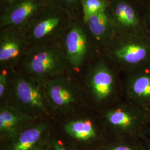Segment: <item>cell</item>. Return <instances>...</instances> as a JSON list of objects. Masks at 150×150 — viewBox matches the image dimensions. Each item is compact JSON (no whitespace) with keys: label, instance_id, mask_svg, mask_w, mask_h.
Masks as SVG:
<instances>
[{"label":"cell","instance_id":"ac0fdd59","mask_svg":"<svg viewBox=\"0 0 150 150\" xmlns=\"http://www.w3.org/2000/svg\"><path fill=\"white\" fill-rule=\"evenodd\" d=\"M82 20L86 21L91 16L106 11L109 6L108 0H81Z\"/></svg>","mask_w":150,"mask_h":150},{"label":"cell","instance_id":"4316f807","mask_svg":"<svg viewBox=\"0 0 150 150\" xmlns=\"http://www.w3.org/2000/svg\"></svg>","mask_w":150,"mask_h":150},{"label":"cell","instance_id":"7c38bea8","mask_svg":"<svg viewBox=\"0 0 150 150\" xmlns=\"http://www.w3.org/2000/svg\"><path fill=\"white\" fill-rule=\"evenodd\" d=\"M30 47L25 30L12 26L0 28V67L16 69Z\"/></svg>","mask_w":150,"mask_h":150},{"label":"cell","instance_id":"52a82bcc","mask_svg":"<svg viewBox=\"0 0 150 150\" xmlns=\"http://www.w3.org/2000/svg\"><path fill=\"white\" fill-rule=\"evenodd\" d=\"M61 131L69 142L98 150L107 141V134L99 113L92 108L61 120Z\"/></svg>","mask_w":150,"mask_h":150},{"label":"cell","instance_id":"2e32d148","mask_svg":"<svg viewBox=\"0 0 150 150\" xmlns=\"http://www.w3.org/2000/svg\"><path fill=\"white\" fill-rule=\"evenodd\" d=\"M84 23L92 40L101 51L115 36L114 27L107 10L91 16Z\"/></svg>","mask_w":150,"mask_h":150},{"label":"cell","instance_id":"30bf717a","mask_svg":"<svg viewBox=\"0 0 150 150\" xmlns=\"http://www.w3.org/2000/svg\"><path fill=\"white\" fill-rule=\"evenodd\" d=\"M107 10L115 36L129 33H150L142 5L134 0H108Z\"/></svg>","mask_w":150,"mask_h":150},{"label":"cell","instance_id":"484cf974","mask_svg":"<svg viewBox=\"0 0 150 150\" xmlns=\"http://www.w3.org/2000/svg\"><path fill=\"white\" fill-rule=\"evenodd\" d=\"M134 1H136V2H139V4H142L144 2H145L146 0H134Z\"/></svg>","mask_w":150,"mask_h":150},{"label":"cell","instance_id":"3957f363","mask_svg":"<svg viewBox=\"0 0 150 150\" xmlns=\"http://www.w3.org/2000/svg\"><path fill=\"white\" fill-rule=\"evenodd\" d=\"M101 52L114 68L125 75L150 65V34L117 35Z\"/></svg>","mask_w":150,"mask_h":150},{"label":"cell","instance_id":"5b68a950","mask_svg":"<svg viewBox=\"0 0 150 150\" xmlns=\"http://www.w3.org/2000/svg\"><path fill=\"white\" fill-rule=\"evenodd\" d=\"M54 121L91 108L79 79L67 74L42 83Z\"/></svg>","mask_w":150,"mask_h":150},{"label":"cell","instance_id":"ba28073f","mask_svg":"<svg viewBox=\"0 0 150 150\" xmlns=\"http://www.w3.org/2000/svg\"><path fill=\"white\" fill-rule=\"evenodd\" d=\"M72 75L79 77L87 64L101 52L82 18H74L61 38Z\"/></svg>","mask_w":150,"mask_h":150},{"label":"cell","instance_id":"5bb4252c","mask_svg":"<svg viewBox=\"0 0 150 150\" xmlns=\"http://www.w3.org/2000/svg\"><path fill=\"white\" fill-rule=\"evenodd\" d=\"M39 119L28 115L10 103L0 105V139L5 144Z\"/></svg>","mask_w":150,"mask_h":150},{"label":"cell","instance_id":"7402d4cb","mask_svg":"<svg viewBox=\"0 0 150 150\" xmlns=\"http://www.w3.org/2000/svg\"><path fill=\"white\" fill-rule=\"evenodd\" d=\"M142 5L150 34V0H146Z\"/></svg>","mask_w":150,"mask_h":150},{"label":"cell","instance_id":"cb8c5ba5","mask_svg":"<svg viewBox=\"0 0 150 150\" xmlns=\"http://www.w3.org/2000/svg\"><path fill=\"white\" fill-rule=\"evenodd\" d=\"M146 150H150V138L148 136L146 137L144 139Z\"/></svg>","mask_w":150,"mask_h":150},{"label":"cell","instance_id":"7a4b0ae2","mask_svg":"<svg viewBox=\"0 0 150 150\" xmlns=\"http://www.w3.org/2000/svg\"><path fill=\"white\" fill-rule=\"evenodd\" d=\"M99 114L108 139H144L150 133V113L124 97Z\"/></svg>","mask_w":150,"mask_h":150},{"label":"cell","instance_id":"603a6c76","mask_svg":"<svg viewBox=\"0 0 150 150\" xmlns=\"http://www.w3.org/2000/svg\"><path fill=\"white\" fill-rule=\"evenodd\" d=\"M31 150H51L50 142H49V139L46 142L43 143L41 145L38 146L36 147L35 148Z\"/></svg>","mask_w":150,"mask_h":150},{"label":"cell","instance_id":"44dd1931","mask_svg":"<svg viewBox=\"0 0 150 150\" xmlns=\"http://www.w3.org/2000/svg\"><path fill=\"white\" fill-rule=\"evenodd\" d=\"M52 133L49 139L51 150H80L69 142H66L56 136H52Z\"/></svg>","mask_w":150,"mask_h":150},{"label":"cell","instance_id":"9c48e42d","mask_svg":"<svg viewBox=\"0 0 150 150\" xmlns=\"http://www.w3.org/2000/svg\"><path fill=\"white\" fill-rule=\"evenodd\" d=\"M73 20L68 11L53 4L25 30L30 46L61 41Z\"/></svg>","mask_w":150,"mask_h":150},{"label":"cell","instance_id":"4fadbf2b","mask_svg":"<svg viewBox=\"0 0 150 150\" xmlns=\"http://www.w3.org/2000/svg\"><path fill=\"white\" fill-rule=\"evenodd\" d=\"M123 97L150 114V65L123 75Z\"/></svg>","mask_w":150,"mask_h":150},{"label":"cell","instance_id":"e0dca14e","mask_svg":"<svg viewBox=\"0 0 150 150\" xmlns=\"http://www.w3.org/2000/svg\"><path fill=\"white\" fill-rule=\"evenodd\" d=\"M98 150H146L144 139H107Z\"/></svg>","mask_w":150,"mask_h":150},{"label":"cell","instance_id":"277c9868","mask_svg":"<svg viewBox=\"0 0 150 150\" xmlns=\"http://www.w3.org/2000/svg\"><path fill=\"white\" fill-rule=\"evenodd\" d=\"M16 69L41 83L71 74L61 41L31 46Z\"/></svg>","mask_w":150,"mask_h":150},{"label":"cell","instance_id":"d4e9b609","mask_svg":"<svg viewBox=\"0 0 150 150\" xmlns=\"http://www.w3.org/2000/svg\"><path fill=\"white\" fill-rule=\"evenodd\" d=\"M16 1L17 0H0V3H1V5H2L11 4Z\"/></svg>","mask_w":150,"mask_h":150},{"label":"cell","instance_id":"6da1fadb","mask_svg":"<svg viewBox=\"0 0 150 150\" xmlns=\"http://www.w3.org/2000/svg\"><path fill=\"white\" fill-rule=\"evenodd\" d=\"M122 75L101 52L87 64L78 79L92 109L100 112L123 98Z\"/></svg>","mask_w":150,"mask_h":150},{"label":"cell","instance_id":"9a60e30c","mask_svg":"<svg viewBox=\"0 0 150 150\" xmlns=\"http://www.w3.org/2000/svg\"><path fill=\"white\" fill-rule=\"evenodd\" d=\"M51 121L38 120L5 144L4 150H31L46 142L52 133Z\"/></svg>","mask_w":150,"mask_h":150},{"label":"cell","instance_id":"d6986e66","mask_svg":"<svg viewBox=\"0 0 150 150\" xmlns=\"http://www.w3.org/2000/svg\"><path fill=\"white\" fill-rule=\"evenodd\" d=\"M13 69L0 67V105L8 103Z\"/></svg>","mask_w":150,"mask_h":150},{"label":"cell","instance_id":"8992f818","mask_svg":"<svg viewBox=\"0 0 150 150\" xmlns=\"http://www.w3.org/2000/svg\"><path fill=\"white\" fill-rule=\"evenodd\" d=\"M8 103L35 118L54 121L43 84L17 69L13 72Z\"/></svg>","mask_w":150,"mask_h":150},{"label":"cell","instance_id":"ffe728a7","mask_svg":"<svg viewBox=\"0 0 150 150\" xmlns=\"http://www.w3.org/2000/svg\"><path fill=\"white\" fill-rule=\"evenodd\" d=\"M54 3L70 13L72 18H82L81 0H53Z\"/></svg>","mask_w":150,"mask_h":150},{"label":"cell","instance_id":"8fae6325","mask_svg":"<svg viewBox=\"0 0 150 150\" xmlns=\"http://www.w3.org/2000/svg\"><path fill=\"white\" fill-rule=\"evenodd\" d=\"M53 4V0H17L11 4L2 5L0 28L12 26L26 30Z\"/></svg>","mask_w":150,"mask_h":150}]
</instances>
